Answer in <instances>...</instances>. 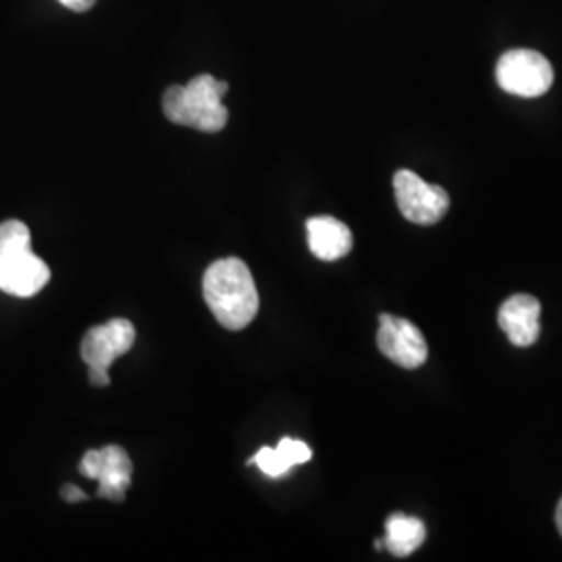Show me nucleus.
Masks as SVG:
<instances>
[{"label": "nucleus", "mask_w": 562, "mask_h": 562, "mask_svg": "<svg viewBox=\"0 0 562 562\" xmlns=\"http://www.w3.org/2000/svg\"><path fill=\"white\" fill-rule=\"evenodd\" d=\"M202 294L215 319L229 331H240L259 313V290L248 265L229 257L215 261L202 278Z\"/></svg>", "instance_id": "f257e3e1"}, {"label": "nucleus", "mask_w": 562, "mask_h": 562, "mask_svg": "<svg viewBox=\"0 0 562 562\" xmlns=\"http://www.w3.org/2000/svg\"><path fill=\"white\" fill-rule=\"evenodd\" d=\"M227 90V81L202 74L186 86L167 88V92L162 94V113L176 125L217 134L229 120V113L223 104Z\"/></svg>", "instance_id": "f03ea898"}, {"label": "nucleus", "mask_w": 562, "mask_h": 562, "mask_svg": "<svg viewBox=\"0 0 562 562\" xmlns=\"http://www.w3.org/2000/svg\"><path fill=\"white\" fill-rule=\"evenodd\" d=\"M50 280V269L32 250V234L18 220L0 223V290L30 299Z\"/></svg>", "instance_id": "7ed1b4c3"}, {"label": "nucleus", "mask_w": 562, "mask_h": 562, "mask_svg": "<svg viewBox=\"0 0 562 562\" xmlns=\"http://www.w3.org/2000/svg\"><path fill=\"white\" fill-rule=\"evenodd\" d=\"M136 327L127 319H111L86 331L81 340V359L88 364V378L97 387L111 383V364L132 350Z\"/></svg>", "instance_id": "20e7f679"}, {"label": "nucleus", "mask_w": 562, "mask_h": 562, "mask_svg": "<svg viewBox=\"0 0 562 562\" xmlns=\"http://www.w3.org/2000/svg\"><path fill=\"white\" fill-rule=\"evenodd\" d=\"M496 80L508 94L521 99H538L550 90L554 81V69L550 60L540 53L515 48L504 53L498 60Z\"/></svg>", "instance_id": "39448f33"}, {"label": "nucleus", "mask_w": 562, "mask_h": 562, "mask_svg": "<svg viewBox=\"0 0 562 562\" xmlns=\"http://www.w3.org/2000/svg\"><path fill=\"white\" fill-rule=\"evenodd\" d=\"M394 194L402 217L417 225L440 222L450 209V196L442 186L427 183L415 171L401 169L394 176Z\"/></svg>", "instance_id": "423d86ee"}, {"label": "nucleus", "mask_w": 562, "mask_h": 562, "mask_svg": "<svg viewBox=\"0 0 562 562\" xmlns=\"http://www.w3.org/2000/svg\"><path fill=\"white\" fill-rule=\"evenodd\" d=\"M83 477L99 482V498L123 503L132 483L134 464L121 446H104L101 450H88L80 462Z\"/></svg>", "instance_id": "0eeeda50"}, {"label": "nucleus", "mask_w": 562, "mask_h": 562, "mask_svg": "<svg viewBox=\"0 0 562 562\" xmlns=\"http://www.w3.org/2000/svg\"><path fill=\"white\" fill-rule=\"evenodd\" d=\"M378 346L385 359L396 362L402 369H419L429 355L422 329L408 319L387 313L380 315Z\"/></svg>", "instance_id": "6e6552de"}, {"label": "nucleus", "mask_w": 562, "mask_h": 562, "mask_svg": "<svg viewBox=\"0 0 562 562\" xmlns=\"http://www.w3.org/2000/svg\"><path fill=\"white\" fill-rule=\"evenodd\" d=\"M540 315L542 304L536 296L515 294L501 306L498 323L513 346L527 348L540 338Z\"/></svg>", "instance_id": "1a4fd4ad"}, {"label": "nucleus", "mask_w": 562, "mask_h": 562, "mask_svg": "<svg viewBox=\"0 0 562 562\" xmlns=\"http://www.w3.org/2000/svg\"><path fill=\"white\" fill-rule=\"evenodd\" d=\"M306 234L311 252L322 261H338L352 248V234L348 225L329 215L311 217L306 222Z\"/></svg>", "instance_id": "9d476101"}, {"label": "nucleus", "mask_w": 562, "mask_h": 562, "mask_svg": "<svg viewBox=\"0 0 562 562\" xmlns=\"http://www.w3.org/2000/svg\"><path fill=\"white\" fill-rule=\"evenodd\" d=\"M425 536H427V529L423 521L415 517H408V515H402V513H394L385 521L383 543L390 554L402 559V557H408L415 550H419L422 543L425 542Z\"/></svg>", "instance_id": "9b49d317"}, {"label": "nucleus", "mask_w": 562, "mask_h": 562, "mask_svg": "<svg viewBox=\"0 0 562 562\" xmlns=\"http://www.w3.org/2000/svg\"><path fill=\"white\" fill-rule=\"evenodd\" d=\"M248 464H259V469H261L267 477H283V475H288L290 469H292L288 462L283 461L280 450H278V448H269V446L261 448V450L248 461Z\"/></svg>", "instance_id": "f8f14e48"}, {"label": "nucleus", "mask_w": 562, "mask_h": 562, "mask_svg": "<svg viewBox=\"0 0 562 562\" xmlns=\"http://www.w3.org/2000/svg\"><path fill=\"white\" fill-rule=\"evenodd\" d=\"M278 450H280L281 457H283V461L288 462L290 467H296V464H302V462L313 459V450L306 443L301 442V440H294V438H283L278 443Z\"/></svg>", "instance_id": "ddd939ff"}, {"label": "nucleus", "mask_w": 562, "mask_h": 562, "mask_svg": "<svg viewBox=\"0 0 562 562\" xmlns=\"http://www.w3.org/2000/svg\"><path fill=\"white\" fill-rule=\"evenodd\" d=\"M60 496H63V501L65 503H81V501H86L88 496L81 492L80 487H76V485H65L63 490H60Z\"/></svg>", "instance_id": "4468645a"}, {"label": "nucleus", "mask_w": 562, "mask_h": 562, "mask_svg": "<svg viewBox=\"0 0 562 562\" xmlns=\"http://www.w3.org/2000/svg\"><path fill=\"white\" fill-rule=\"evenodd\" d=\"M59 2L63 7H67L69 11H76V13H86L97 4V0H59Z\"/></svg>", "instance_id": "2eb2a0df"}, {"label": "nucleus", "mask_w": 562, "mask_h": 562, "mask_svg": "<svg viewBox=\"0 0 562 562\" xmlns=\"http://www.w3.org/2000/svg\"><path fill=\"white\" fill-rule=\"evenodd\" d=\"M557 527H559V533L562 536V498L559 508H557Z\"/></svg>", "instance_id": "dca6fc26"}]
</instances>
